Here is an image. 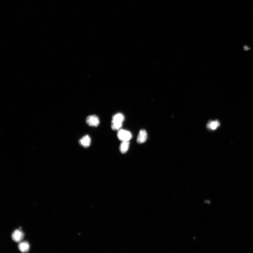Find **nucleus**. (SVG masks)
Returning <instances> with one entry per match:
<instances>
[{
    "instance_id": "7ed1b4c3",
    "label": "nucleus",
    "mask_w": 253,
    "mask_h": 253,
    "mask_svg": "<svg viewBox=\"0 0 253 253\" xmlns=\"http://www.w3.org/2000/svg\"><path fill=\"white\" fill-rule=\"evenodd\" d=\"M148 137L146 131L143 129L140 130L137 138V142L139 144L144 143L146 141Z\"/></svg>"
},
{
    "instance_id": "f257e3e1",
    "label": "nucleus",
    "mask_w": 253,
    "mask_h": 253,
    "mask_svg": "<svg viewBox=\"0 0 253 253\" xmlns=\"http://www.w3.org/2000/svg\"><path fill=\"white\" fill-rule=\"evenodd\" d=\"M118 139L122 141H128L132 138V135L129 131L126 130L120 129L117 133Z\"/></svg>"
},
{
    "instance_id": "1a4fd4ad",
    "label": "nucleus",
    "mask_w": 253,
    "mask_h": 253,
    "mask_svg": "<svg viewBox=\"0 0 253 253\" xmlns=\"http://www.w3.org/2000/svg\"><path fill=\"white\" fill-rule=\"evenodd\" d=\"M19 250L21 252L24 253L29 251L30 246L29 243L27 242H21L18 245Z\"/></svg>"
},
{
    "instance_id": "6e6552de",
    "label": "nucleus",
    "mask_w": 253,
    "mask_h": 253,
    "mask_svg": "<svg viewBox=\"0 0 253 253\" xmlns=\"http://www.w3.org/2000/svg\"><path fill=\"white\" fill-rule=\"evenodd\" d=\"M220 124L219 121L216 120L209 122L207 125V128L212 130H215L220 126Z\"/></svg>"
},
{
    "instance_id": "423d86ee",
    "label": "nucleus",
    "mask_w": 253,
    "mask_h": 253,
    "mask_svg": "<svg viewBox=\"0 0 253 253\" xmlns=\"http://www.w3.org/2000/svg\"><path fill=\"white\" fill-rule=\"evenodd\" d=\"M125 119L124 115L121 113H118L112 116V122L123 123Z\"/></svg>"
},
{
    "instance_id": "0eeeda50",
    "label": "nucleus",
    "mask_w": 253,
    "mask_h": 253,
    "mask_svg": "<svg viewBox=\"0 0 253 253\" xmlns=\"http://www.w3.org/2000/svg\"><path fill=\"white\" fill-rule=\"evenodd\" d=\"M130 143L128 141H122L120 146V152L122 154H125L129 150Z\"/></svg>"
},
{
    "instance_id": "39448f33",
    "label": "nucleus",
    "mask_w": 253,
    "mask_h": 253,
    "mask_svg": "<svg viewBox=\"0 0 253 253\" xmlns=\"http://www.w3.org/2000/svg\"><path fill=\"white\" fill-rule=\"evenodd\" d=\"M23 237L24 234L22 231L19 230H15L12 235V239L16 242H21Z\"/></svg>"
},
{
    "instance_id": "f03ea898",
    "label": "nucleus",
    "mask_w": 253,
    "mask_h": 253,
    "mask_svg": "<svg viewBox=\"0 0 253 253\" xmlns=\"http://www.w3.org/2000/svg\"><path fill=\"white\" fill-rule=\"evenodd\" d=\"M86 122L89 126L97 127L99 125V118L96 115H92L88 116L86 119Z\"/></svg>"
},
{
    "instance_id": "20e7f679",
    "label": "nucleus",
    "mask_w": 253,
    "mask_h": 253,
    "mask_svg": "<svg viewBox=\"0 0 253 253\" xmlns=\"http://www.w3.org/2000/svg\"><path fill=\"white\" fill-rule=\"evenodd\" d=\"M91 140L89 135H86L79 140V143L81 146L84 148H88L90 145Z\"/></svg>"
},
{
    "instance_id": "9b49d317",
    "label": "nucleus",
    "mask_w": 253,
    "mask_h": 253,
    "mask_svg": "<svg viewBox=\"0 0 253 253\" xmlns=\"http://www.w3.org/2000/svg\"><path fill=\"white\" fill-rule=\"evenodd\" d=\"M244 48L245 50H248L249 49V47H248L246 46H244Z\"/></svg>"
},
{
    "instance_id": "9d476101",
    "label": "nucleus",
    "mask_w": 253,
    "mask_h": 253,
    "mask_svg": "<svg viewBox=\"0 0 253 253\" xmlns=\"http://www.w3.org/2000/svg\"><path fill=\"white\" fill-rule=\"evenodd\" d=\"M123 123L112 122L111 128L114 131H118L122 126Z\"/></svg>"
}]
</instances>
